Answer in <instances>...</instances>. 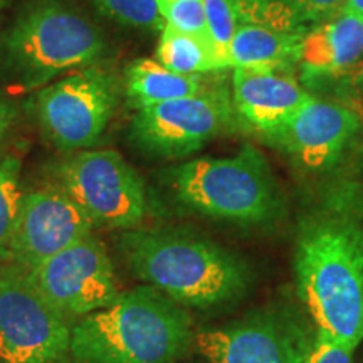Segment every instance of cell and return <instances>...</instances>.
Wrapping results in <instances>:
<instances>
[{
    "mask_svg": "<svg viewBox=\"0 0 363 363\" xmlns=\"http://www.w3.org/2000/svg\"><path fill=\"white\" fill-rule=\"evenodd\" d=\"M298 293L315 321L348 347L363 340V220L337 203L303 222L294 254Z\"/></svg>",
    "mask_w": 363,
    "mask_h": 363,
    "instance_id": "obj_1",
    "label": "cell"
},
{
    "mask_svg": "<svg viewBox=\"0 0 363 363\" xmlns=\"http://www.w3.org/2000/svg\"><path fill=\"white\" fill-rule=\"evenodd\" d=\"M120 249L140 279L184 308L229 305L251 284V272L240 257L187 230H126Z\"/></svg>",
    "mask_w": 363,
    "mask_h": 363,
    "instance_id": "obj_2",
    "label": "cell"
},
{
    "mask_svg": "<svg viewBox=\"0 0 363 363\" xmlns=\"http://www.w3.org/2000/svg\"><path fill=\"white\" fill-rule=\"evenodd\" d=\"M194 338L187 308L136 286L72 325L69 363H177Z\"/></svg>",
    "mask_w": 363,
    "mask_h": 363,
    "instance_id": "obj_3",
    "label": "cell"
},
{
    "mask_svg": "<svg viewBox=\"0 0 363 363\" xmlns=\"http://www.w3.org/2000/svg\"><path fill=\"white\" fill-rule=\"evenodd\" d=\"M106 54L101 30L59 0H29L0 44V66L26 89L71 69L93 66Z\"/></svg>",
    "mask_w": 363,
    "mask_h": 363,
    "instance_id": "obj_4",
    "label": "cell"
},
{
    "mask_svg": "<svg viewBox=\"0 0 363 363\" xmlns=\"http://www.w3.org/2000/svg\"><path fill=\"white\" fill-rule=\"evenodd\" d=\"M165 174L182 206L212 219L259 225L274 220L283 211L269 163L252 147H244L233 157L180 163Z\"/></svg>",
    "mask_w": 363,
    "mask_h": 363,
    "instance_id": "obj_5",
    "label": "cell"
},
{
    "mask_svg": "<svg viewBox=\"0 0 363 363\" xmlns=\"http://www.w3.org/2000/svg\"><path fill=\"white\" fill-rule=\"evenodd\" d=\"M54 184L94 227L133 230L147 216L142 177L115 150H79L54 167Z\"/></svg>",
    "mask_w": 363,
    "mask_h": 363,
    "instance_id": "obj_6",
    "label": "cell"
},
{
    "mask_svg": "<svg viewBox=\"0 0 363 363\" xmlns=\"http://www.w3.org/2000/svg\"><path fill=\"white\" fill-rule=\"evenodd\" d=\"M71 330L24 267L0 266V363H69Z\"/></svg>",
    "mask_w": 363,
    "mask_h": 363,
    "instance_id": "obj_7",
    "label": "cell"
},
{
    "mask_svg": "<svg viewBox=\"0 0 363 363\" xmlns=\"http://www.w3.org/2000/svg\"><path fill=\"white\" fill-rule=\"evenodd\" d=\"M120 84L101 67H81L35 96L43 131L62 152H79L96 145L115 115Z\"/></svg>",
    "mask_w": 363,
    "mask_h": 363,
    "instance_id": "obj_8",
    "label": "cell"
},
{
    "mask_svg": "<svg viewBox=\"0 0 363 363\" xmlns=\"http://www.w3.org/2000/svg\"><path fill=\"white\" fill-rule=\"evenodd\" d=\"M233 106L224 86H208L195 96L138 110L130 136L136 147L152 157H189L233 126Z\"/></svg>",
    "mask_w": 363,
    "mask_h": 363,
    "instance_id": "obj_9",
    "label": "cell"
},
{
    "mask_svg": "<svg viewBox=\"0 0 363 363\" xmlns=\"http://www.w3.org/2000/svg\"><path fill=\"white\" fill-rule=\"evenodd\" d=\"M27 272L43 296L72 325L110 306L121 293L111 257L94 234Z\"/></svg>",
    "mask_w": 363,
    "mask_h": 363,
    "instance_id": "obj_10",
    "label": "cell"
},
{
    "mask_svg": "<svg viewBox=\"0 0 363 363\" xmlns=\"http://www.w3.org/2000/svg\"><path fill=\"white\" fill-rule=\"evenodd\" d=\"M94 224L86 212L56 184L22 194L12 238V262L34 269L93 234Z\"/></svg>",
    "mask_w": 363,
    "mask_h": 363,
    "instance_id": "obj_11",
    "label": "cell"
},
{
    "mask_svg": "<svg viewBox=\"0 0 363 363\" xmlns=\"http://www.w3.org/2000/svg\"><path fill=\"white\" fill-rule=\"evenodd\" d=\"M358 126L360 120L352 110L313 98L266 138L298 165L328 170L340 160Z\"/></svg>",
    "mask_w": 363,
    "mask_h": 363,
    "instance_id": "obj_12",
    "label": "cell"
},
{
    "mask_svg": "<svg viewBox=\"0 0 363 363\" xmlns=\"http://www.w3.org/2000/svg\"><path fill=\"white\" fill-rule=\"evenodd\" d=\"M306 340L288 325L254 318L197 331L194 347L211 363H301Z\"/></svg>",
    "mask_w": 363,
    "mask_h": 363,
    "instance_id": "obj_13",
    "label": "cell"
},
{
    "mask_svg": "<svg viewBox=\"0 0 363 363\" xmlns=\"http://www.w3.org/2000/svg\"><path fill=\"white\" fill-rule=\"evenodd\" d=\"M311 99V94L283 71H234V110L264 135L284 125Z\"/></svg>",
    "mask_w": 363,
    "mask_h": 363,
    "instance_id": "obj_14",
    "label": "cell"
},
{
    "mask_svg": "<svg viewBox=\"0 0 363 363\" xmlns=\"http://www.w3.org/2000/svg\"><path fill=\"white\" fill-rule=\"evenodd\" d=\"M305 76H353L363 72V16L340 12L305 35Z\"/></svg>",
    "mask_w": 363,
    "mask_h": 363,
    "instance_id": "obj_15",
    "label": "cell"
},
{
    "mask_svg": "<svg viewBox=\"0 0 363 363\" xmlns=\"http://www.w3.org/2000/svg\"><path fill=\"white\" fill-rule=\"evenodd\" d=\"M305 34L261 24H239L229 45V66L235 69L283 71L301 61Z\"/></svg>",
    "mask_w": 363,
    "mask_h": 363,
    "instance_id": "obj_16",
    "label": "cell"
},
{
    "mask_svg": "<svg viewBox=\"0 0 363 363\" xmlns=\"http://www.w3.org/2000/svg\"><path fill=\"white\" fill-rule=\"evenodd\" d=\"M208 86L201 74H177L155 59H136L125 69V93L136 111L172 99L195 96Z\"/></svg>",
    "mask_w": 363,
    "mask_h": 363,
    "instance_id": "obj_17",
    "label": "cell"
},
{
    "mask_svg": "<svg viewBox=\"0 0 363 363\" xmlns=\"http://www.w3.org/2000/svg\"><path fill=\"white\" fill-rule=\"evenodd\" d=\"M155 61L167 69L184 76H197L224 69L212 49H208L194 35L180 33L167 24L162 29L160 43L155 51Z\"/></svg>",
    "mask_w": 363,
    "mask_h": 363,
    "instance_id": "obj_18",
    "label": "cell"
},
{
    "mask_svg": "<svg viewBox=\"0 0 363 363\" xmlns=\"http://www.w3.org/2000/svg\"><path fill=\"white\" fill-rule=\"evenodd\" d=\"M21 160L16 155L0 158V266L12 262V238L22 201Z\"/></svg>",
    "mask_w": 363,
    "mask_h": 363,
    "instance_id": "obj_19",
    "label": "cell"
},
{
    "mask_svg": "<svg viewBox=\"0 0 363 363\" xmlns=\"http://www.w3.org/2000/svg\"><path fill=\"white\" fill-rule=\"evenodd\" d=\"M157 6L167 26H172L180 33L194 35L216 52L211 34H208L203 0H157Z\"/></svg>",
    "mask_w": 363,
    "mask_h": 363,
    "instance_id": "obj_20",
    "label": "cell"
},
{
    "mask_svg": "<svg viewBox=\"0 0 363 363\" xmlns=\"http://www.w3.org/2000/svg\"><path fill=\"white\" fill-rule=\"evenodd\" d=\"M104 16L128 27L162 30L165 21L158 12L157 0H89Z\"/></svg>",
    "mask_w": 363,
    "mask_h": 363,
    "instance_id": "obj_21",
    "label": "cell"
},
{
    "mask_svg": "<svg viewBox=\"0 0 363 363\" xmlns=\"http://www.w3.org/2000/svg\"><path fill=\"white\" fill-rule=\"evenodd\" d=\"M208 34L217 56L224 67H229V45L239 26V13L234 0H203Z\"/></svg>",
    "mask_w": 363,
    "mask_h": 363,
    "instance_id": "obj_22",
    "label": "cell"
},
{
    "mask_svg": "<svg viewBox=\"0 0 363 363\" xmlns=\"http://www.w3.org/2000/svg\"><path fill=\"white\" fill-rule=\"evenodd\" d=\"M353 352L355 348L316 330V333L306 340L301 363H353Z\"/></svg>",
    "mask_w": 363,
    "mask_h": 363,
    "instance_id": "obj_23",
    "label": "cell"
},
{
    "mask_svg": "<svg viewBox=\"0 0 363 363\" xmlns=\"http://www.w3.org/2000/svg\"><path fill=\"white\" fill-rule=\"evenodd\" d=\"M298 19L301 21H321L343 11L347 0H293Z\"/></svg>",
    "mask_w": 363,
    "mask_h": 363,
    "instance_id": "obj_24",
    "label": "cell"
},
{
    "mask_svg": "<svg viewBox=\"0 0 363 363\" xmlns=\"http://www.w3.org/2000/svg\"><path fill=\"white\" fill-rule=\"evenodd\" d=\"M13 118H16V106L6 96L0 94V136L6 133L9 126L12 125Z\"/></svg>",
    "mask_w": 363,
    "mask_h": 363,
    "instance_id": "obj_25",
    "label": "cell"
},
{
    "mask_svg": "<svg viewBox=\"0 0 363 363\" xmlns=\"http://www.w3.org/2000/svg\"><path fill=\"white\" fill-rule=\"evenodd\" d=\"M343 12L363 16V0H347V4H345L343 7Z\"/></svg>",
    "mask_w": 363,
    "mask_h": 363,
    "instance_id": "obj_26",
    "label": "cell"
},
{
    "mask_svg": "<svg viewBox=\"0 0 363 363\" xmlns=\"http://www.w3.org/2000/svg\"><path fill=\"white\" fill-rule=\"evenodd\" d=\"M4 6H6V0H0V11H2Z\"/></svg>",
    "mask_w": 363,
    "mask_h": 363,
    "instance_id": "obj_27",
    "label": "cell"
}]
</instances>
